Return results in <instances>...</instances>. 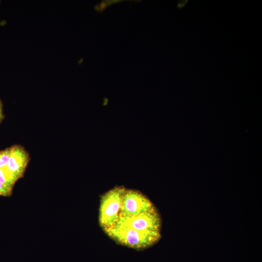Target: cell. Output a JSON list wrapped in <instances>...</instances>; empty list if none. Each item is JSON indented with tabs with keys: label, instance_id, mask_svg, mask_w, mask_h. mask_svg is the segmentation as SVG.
<instances>
[{
	"label": "cell",
	"instance_id": "obj_1",
	"mask_svg": "<svg viewBox=\"0 0 262 262\" xmlns=\"http://www.w3.org/2000/svg\"><path fill=\"white\" fill-rule=\"evenodd\" d=\"M99 224L117 243L135 249L148 248L161 238L160 216L142 193L117 187L101 197Z\"/></svg>",
	"mask_w": 262,
	"mask_h": 262
},
{
	"label": "cell",
	"instance_id": "obj_3",
	"mask_svg": "<svg viewBox=\"0 0 262 262\" xmlns=\"http://www.w3.org/2000/svg\"><path fill=\"white\" fill-rule=\"evenodd\" d=\"M18 179L9 172L6 168H0V181L6 186L13 189Z\"/></svg>",
	"mask_w": 262,
	"mask_h": 262
},
{
	"label": "cell",
	"instance_id": "obj_6",
	"mask_svg": "<svg viewBox=\"0 0 262 262\" xmlns=\"http://www.w3.org/2000/svg\"><path fill=\"white\" fill-rule=\"evenodd\" d=\"M4 117L3 113V107L2 102L0 99V123L2 121Z\"/></svg>",
	"mask_w": 262,
	"mask_h": 262
},
{
	"label": "cell",
	"instance_id": "obj_2",
	"mask_svg": "<svg viewBox=\"0 0 262 262\" xmlns=\"http://www.w3.org/2000/svg\"><path fill=\"white\" fill-rule=\"evenodd\" d=\"M11 152L6 169L18 179L23 177L30 161L29 153L20 145L12 146Z\"/></svg>",
	"mask_w": 262,
	"mask_h": 262
},
{
	"label": "cell",
	"instance_id": "obj_4",
	"mask_svg": "<svg viewBox=\"0 0 262 262\" xmlns=\"http://www.w3.org/2000/svg\"><path fill=\"white\" fill-rule=\"evenodd\" d=\"M11 152V147H8L0 151V168L6 167Z\"/></svg>",
	"mask_w": 262,
	"mask_h": 262
},
{
	"label": "cell",
	"instance_id": "obj_5",
	"mask_svg": "<svg viewBox=\"0 0 262 262\" xmlns=\"http://www.w3.org/2000/svg\"><path fill=\"white\" fill-rule=\"evenodd\" d=\"M12 188L6 186L0 181V196H9L12 195Z\"/></svg>",
	"mask_w": 262,
	"mask_h": 262
}]
</instances>
